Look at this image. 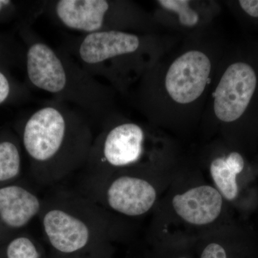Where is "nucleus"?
<instances>
[{
  "instance_id": "7ed1b4c3",
  "label": "nucleus",
  "mask_w": 258,
  "mask_h": 258,
  "mask_svg": "<svg viewBox=\"0 0 258 258\" xmlns=\"http://www.w3.org/2000/svg\"><path fill=\"white\" fill-rule=\"evenodd\" d=\"M21 33L27 79L32 87L76 106L91 122L101 125L116 112L115 91L111 86L88 74L64 49L44 42L30 28V22L23 23Z\"/></svg>"
},
{
  "instance_id": "dca6fc26",
  "label": "nucleus",
  "mask_w": 258,
  "mask_h": 258,
  "mask_svg": "<svg viewBox=\"0 0 258 258\" xmlns=\"http://www.w3.org/2000/svg\"><path fill=\"white\" fill-rule=\"evenodd\" d=\"M8 64L0 61V106L28 96L26 88L16 83L7 71Z\"/></svg>"
},
{
  "instance_id": "f3484780",
  "label": "nucleus",
  "mask_w": 258,
  "mask_h": 258,
  "mask_svg": "<svg viewBox=\"0 0 258 258\" xmlns=\"http://www.w3.org/2000/svg\"><path fill=\"white\" fill-rule=\"evenodd\" d=\"M18 5L10 0H0V21L13 18L18 12Z\"/></svg>"
},
{
  "instance_id": "0eeeda50",
  "label": "nucleus",
  "mask_w": 258,
  "mask_h": 258,
  "mask_svg": "<svg viewBox=\"0 0 258 258\" xmlns=\"http://www.w3.org/2000/svg\"><path fill=\"white\" fill-rule=\"evenodd\" d=\"M43 235L57 252L71 254L127 235L125 219L81 194L62 191L44 200L38 217Z\"/></svg>"
},
{
  "instance_id": "9d476101",
  "label": "nucleus",
  "mask_w": 258,
  "mask_h": 258,
  "mask_svg": "<svg viewBox=\"0 0 258 258\" xmlns=\"http://www.w3.org/2000/svg\"><path fill=\"white\" fill-rule=\"evenodd\" d=\"M229 147L221 139H212L202 149L197 164L230 206L240 200L239 179L245 170L246 164L241 153Z\"/></svg>"
},
{
  "instance_id": "1a4fd4ad",
  "label": "nucleus",
  "mask_w": 258,
  "mask_h": 258,
  "mask_svg": "<svg viewBox=\"0 0 258 258\" xmlns=\"http://www.w3.org/2000/svg\"><path fill=\"white\" fill-rule=\"evenodd\" d=\"M57 25L81 35L106 31L158 33L154 15L128 0H52L43 13Z\"/></svg>"
},
{
  "instance_id": "39448f33",
  "label": "nucleus",
  "mask_w": 258,
  "mask_h": 258,
  "mask_svg": "<svg viewBox=\"0 0 258 258\" xmlns=\"http://www.w3.org/2000/svg\"><path fill=\"white\" fill-rule=\"evenodd\" d=\"M84 169L87 176L147 169L176 170L184 158L173 136L115 112L101 125Z\"/></svg>"
},
{
  "instance_id": "aec40b11",
  "label": "nucleus",
  "mask_w": 258,
  "mask_h": 258,
  "mask_svg": "<svg viewBox=\"0 0 258 258\" xmlns=\"http://www.w3.org/2000/svg\"><path fill=\"white\" fill-rule=\"evenodd\" d=\"M175 258H190L189 257H186V256L182 255V256H177Z\"/></svg>"
},
{
  "instance_id": "6e6552de",
  "label": "nucleus",
  "mask_w": 258,
  "mask_h": 258,
  "mask_svg": "<svg viewBox=\"0 0 258 258\" xmlns=\"http://www.w3.org/2000/svg\"><path fill=\"white\" fill-rule=\"evenodd\" d=\"M181 166L171 171L137 169L86 176L81 195L125 220L145 217L155 211Z\"/></svg>"
},
{
  "instance_id": "423d86ee",
  "label": "nucleus",
  "mask_w": 258,
  "mask_h": 258,
  "mask_svg": "<svg viewBox=\"0 0 258 258\" xmlns=\"http://www.w3.org/2000/svg\"><path fill=\"white\" fill-rule=\"evenodd\" d=\"M228 207L198 164L185 159L153 212L148 235L154 240L193 241L203 232L230 222Z\"/></svg>"
},
{
  "instance_id": "f8f14e48",
  "label": "nucleus",
  "mask_w": 258,
  "mask_h": 258,
  "mask_svg": "<svg viewBox=\"0 0 258 258\" xmlns=\"http://www.w3.org/2000/svg\"><path fill=\"white\" fill-rule=\"evenodd\" d=\"M43 203L30 186L20 181L0 187V236L10 238L23 232L39 217Z\"/></svg>"
},
{
  "instance_id": "2eb2a0df",
  "label": "nucleus",
  "mask_w": 258,
  "mask_h": 258,
  "mask_svg": "<svg viewBox=\"0 0 258 258\" xmlns=\"http://www.w3.org/2000/svg\"><path fill=\"white\" fill-rule=\"evenodd\" d=\"M193 243L200 247V258H227L217 227L199 235Z\"/></svg>"
},
{
  "instance_id": "412c9836",
  "label": "nucleus",
  "mask_w": 258,
  "mask_h": 258,
  "mask_svg": "<svg viewBox=\"0 0 258 258\" xmlns=\"http://www.w3.org/2000/svg\"><path fill=\"white\" fill-rule=\"evenodd\" d=\"M62 258H64V257H62Z\"/></svg>"
},
{
  "instance_id": "f03ea898",
  "label": "nucleus",
  "mask_w": 258,
  "mask_h": 258,
  "mask_svg": "<svg viewBox=\"0 0 258 258\" xmlns=\"http://www.w3.org/2000/svg\"><path fill=\"white\" fill-rule=\"evenodd\" d=\"M91 123L77 108L54 99L22 120L18 137L38 184H55L85 167L94 139Z\"/></svg>"
},
{
  "instance_id": "f257e3e1",
  "label": "nucleus",
  "mask_w": 258,
  "mask_h": 258,
  "mask_svg": "<svg viewBox=\"0 0 258 258\" xmlns=\"http://www.w3.org/2000/svg\"><path fill=\"white\" fill-rule=\"evenodd\" d=\"M142 76L133 89L134 106L147 123L171 136L200 128L223 49L212 30L186 36Z\"/></svg>"
},
{
  "instance_id": "ddd939ff",
  "label": "nucleus",
  "mask_w": 258,
  "mask_h": 258,
  "mask_svg": "<svg viewBox=\"0 0 258 258\" xmlns=\"http://www.w3.org/2000/svg\"><path fill=\"white\" fill-rule=\"evenodd\" d=\"M23 148L18 136L0 135V187L18 182L23 171Z\"/></svg>"
},
{
  "instance_id": "6ab92c4d",
  "label": "nucleus",
  "mask_w": 258,
  "mask_h": 258,
  "mask_svg": "<svg viewBox=\"0 0 258 258\" xmlns=\"http://www.w3.org/2000/svg\"><path fill=\"white\" fill-rule=\"evenodd\" d=\"M8 238H5V237H3V236H0V243H3V242H5Z\"/></svg>"
},
{
  "instance_id": "4468645a",
  "label": "nucleus",
  "mask_w": 258,
  "mask_h": 258,
  "mask_svg": "<svg viewBox=\"0 0 258 258\" xmlns=\"http://www.w3.org/2000/svg\"><path fill=\"white\" fill-rule=\"evenodd\" d=\"M5 244L6 258H40L35 240L25 232L12 236Z\"/></svg>"
},
{
  "instance_id": "a211bd4d",
  "label": "nucleus",
  "mask_w": 258,
  "mask_h": 258,
  "mask_svg": "<svg viewBox=\"0 0 258 258\" xmlns=\"http://www.w3.org/2000/svg\"><path fill=\"white\" fill-rule=\"evenodd\" d=\"M238 4L246 14L258 18V0H240Z\"/></svg>"
},
{
  "instance_id": "20e7f679",
  "label": "nucleus",
  "mask_w": 258,
  "mask_h": 258,
  "mask_svg": "<svg viewBox=\"0 0 258 258\" xmlns=\"http://www.w3.org/2000/svg\"><path fill=\"white\" fill-rule=\"evenodd\" d=\"M175 41L158 33L106 31L71 39L64 49L88 74L103 78L115 92L128 96Z\"/></svg>"
},
{
  "instance_id": "9b49d317",
  "label": "nucleus",
  "mask_w": 258,
  "mask_h": 258,
  "mask_svg": "<svg viewBox=\"0 0 258 258\" xmlns=\"http://www.w3.org/2000/svg\"><path fill=\"white\" fill-rule=\"evenodd\" d=\"M153 13L160 25L184 32L186 36L211 30L212 21L220 13V4L215 1L158 0Z\"/></svg>"
}]
</instances>
